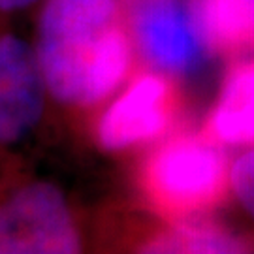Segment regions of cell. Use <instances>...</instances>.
I'll list each match as a JSON object with an SVG mask.
<instances>
[{"label":"cell","mask_w":254,"mask_h":254,"mask_svg":"<svg viewBox=\"0 0 254 254\" xmlns=\"http://www.w3.org/2000/svg\"><path fill=\"white\" fill-rule=\"evenodd\" d=\"M189 9L203 49L226 57L254 53V0H190Z\"/></svg>","instance_id":"obj_8"},{"label":"cell","mask_w":254,"mask_h":254,"mask_svg":"<svg viewBox=\"0 0 254 254\" xmlns=\"http://www.w3.org/2000/svg\"><path fill=\"white\" fill-rule=\"evenodd\" d=\"M79 245L72 211L49 183L25 185L0 205V254H68Z\"/></svg>","instance_id":"obj_3"},{"label":"cell","mask_w":254,"mask_h":254,"mask_svg":"<svg viewBox=\"0 0 254 254\" xmlns=\"http://www.w3.org/2000/svg\"><path fill=\"white\" fill-rule=\"evenodd\" d=\"M203 134L217 145H254V57L226 73Z\"/></svg>","instance_id":"obj_7"},{"label":"cell","mask_w":254,"mask_h":254,"mask_svg":"<svg viewBox=\"0 0 254 254\" xmlns=\"http://www.w3.org/2000/svg\"><path fill=\"white\" fill-rule=\"evenodd\" d=\"M132 34L145 59L166 73H183L200 63L201 42L183 0H128Z\"/></svg>","instance_id":"obj_5"},{"label":"cell","mask_w":254,"mask_h":254,"mask_svg":"<svg viewBox=\"0 0 254 254\" xmlns=\"http://www.w3.org/2000/svg\"><path fill=\"white\" fill-rule=\"evenodd\" d=\"M251 247V241L234 230L196 217L170 222L168 228L149 237L141 251L164 254H232L249 253Z\"/></svg>","instance_id":"obj_9"},{"label":"cell","mask_w":254,"mask_h":254,"mask_svg":"<svg viewBox=\"0 0 254 254\" xmlns=\"http://www.w3.org/2000/svg\"><path fill=\"white\" fill-rule=\"evenodd\" d=\"M44 75L38 55L15 36L0 40V143H15L44 109Z\"/></svg>","instance_id":"obj_6"},{"label":"cell","mask_w":254,"mask_h":254,"mask_svg":"<svg viewBox=\"0 0 254 254\" xmlns=\"http://www.w3.org/2000/svg\"><path fill=\"white\" fill-rule=\"evenodd\" d=\"M177 85L164 72L136 75L98 121L96 137L108 151H125L168 134L179 119Z\"/></svg>","instance_id":"obj_4"},{"label":"cell","mask_w":254,"mask_h":254,"mask_svg":"<svg viewBox=\"0 0 254 254\" xmlns=\"http://www.w3.org/2000/svg\"><path fill=\"white\" fill-rule=\"evenodd\" d=\"M38 63L57 100L91 106L127 77L132 42L115 0H49L42 13Z\"/></svg>","instance_id":"obj_1"},{"label":"cell","mask_w":254,"mask_h":254,"mask_svg":"<svg viewBox=\"0 0 254 254\" xmlns=\"http://www.w3.org/2000/svg\"><path fill=\"white\" fill-rule=\"evenodd\" d=\"M220 145L201 134H177L153 149L137 185L149 207L168 222L196 218L220 205L232 189Z\"/></svg>","instance_id":"obj_2"},{"label":"cell","mask_w":254,"mask_h":254,"mask_svg":"<svg viewBox=\"0 0 254 254\" xmlns=\"http://www.w3.org/2000/svg\"><path fill=\"white\" fill-rule=\"evenodd\" d=\"M232 190L236 192L241 205L254 218V145L237 158L230 172Z\"/></svg>","instance_id":"obj_10"},{"label":"cell","mask_w":254,"mask_h":254,"mask_svg":"<svg viewBox=\"0 0 254 254\" xmlns=\"http://www.w3.org/2000/svg\"><path fill=\"white\" fill-rule=\"evenodd\" d=\"M32 2H36V0H0V9H19Z\"/></svg>","instance_id":"obj_11"}]
</instances>
